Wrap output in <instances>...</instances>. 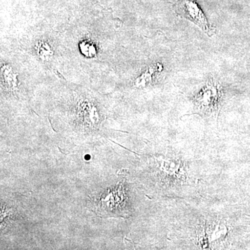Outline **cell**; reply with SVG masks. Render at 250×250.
<instances>
[{
  "mask_svg": "<svg viewBox=\"0 0 250 250\" xmlns=\"http://www.w3.org/2000/svg\"><path fill=\"white\" fill-rule=\"evenodd\" d=\"M123 194L121 187L108 189L98 196L90 200V207L97 214L102 217L114 216L122 207L124 197H119Z\"/></svg>",
  "mask_w": 250,
  "mask_h": 250,
  "instance_id": "cell-1",
  "label": "cell"
},
{
  "mask_svg": "<svg viewBox=\"0 0 250 250\" xmlns=\"http://www.w3.org/2000/svg\"><path fill=\"white\" fill-rule=\"evenodd\" d=\"M223 96L221 85L213 79H208L205 86L195 95L197 107L205 113H214L218 109Z\"/></svg>",
  "mask_w": 250,
  "mask_h": 250,
  "instance_id": "cell-2",
  "label": "cell"
},
{
  "mask_svg": "<svg viewBox=\"0 0 250 250\" xmlns=\"http://www.w3.org/2000/svg\"><path fill=\"white\" fill-rule=\"evenodd\" d=\"M175 11L181 17L196 24L207 35L210 36L214 34V29L210 25L203 11L194 0H180Z\"/></svg>",
  "mask_w": 250,
  "mask_h": 250,
  "instance_id": "cell-3",
  "label": "cell"
},
{
  "mask_svg": "<svg viewBox=\"0 0 250 250\" xmlns=\"http://www.w3.org/2000/svg\"><path fill=\"white\" fill-rule=\"evenodd\" d=\"M77 117L83 126L88 128H97L101 122L97 108L87 101L79 104Z\"/></svg>",
  "mask_w": 250,
  "mask_h": 250,
  "instance_id": "cell-4",
  "label": "cell"
},
{
  "mask_svg": "<svg viewBox=\"0 0 250 250\" xmlns=\"http://www.w3.org/2000/svg\"><path fill=\"white\" fill-rule=\"evenodd\" d=\"M163 69H164V67H163L162 64L161 63H156L155 65H151L150 67H148L146 71L142 73L141 76L136 79L135 84L136 86H145L149 82H152L156 74L160 73Z\"/></svg>",
  "mask_w": 250,
  "mask_h": 250,
  "instance_id": "cell-5",
  "label": "cell"
},
{
  "mask_svg": "<svg viewBox=\"0 0 250 250\" xmlns=\"http://www.w3.org/2000/svg\"><path fill=\"white\" fill-rule=\"evenodd\" d=\"M2 71V76L4 77V83L7 84L8 88H11V89H15L16 87V77L13 75L12 71L9 67H4L1 69Z\"/></svg>",
  "mask_w": 250,
  "mask_h": 250,
  "instance_id": "cell-6",
  "label": "cell"
},
{
  "mask_svg": "<svg viewBox=\"0 0 250 250\" xmlns=\"http://www.w3.org/2000/svg\"><path fill=\"white\" fill-rule=\"evenodd\" d=\"M48 44L41 42L39 47V52L41 57H49L50 54H52V51L48 47Z\"/></svg>",
  "mask_w": 250,
  "mask_h": 250,
  "instance_id": "cell-7",
  "label": "cell"
}]
</instances>
